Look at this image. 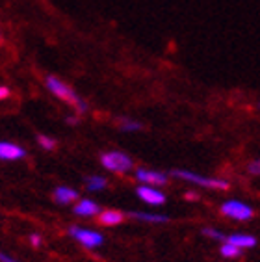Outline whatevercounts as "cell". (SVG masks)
<instances>
[{
	"label": "cell",
	"mask_w": 260,
	"mask_h": 262,
	"mask_svg": "<svg viewBox=\"0 0 260 262\" xmlns=\"http://www.w3.org/2000/svg\"><path fill=\"white\" fill-rule=\"evenodd\" d=\"M10 88H6V86H0V101H4V99H8L10 97Z\"/></svg>",
	"instance_id": "44dd1931"
},
{
	"label": "cell",
	"mask_w": 260,
	"mask_h": 262,
	"mask_svg": "<svg viewBox=\"0 0 260 262\" xmlns=\"http://www.w3.org/2000/svg\"><path fill=\"white\" fill-rule=\"evenodd\" d=\"M256 106H258V110H260V101H258V104H256Z\"/></svg>",
	"instance_id": "cb8c5ba5"
},
{
	"label": "cell",
	"mask_w": 260,
	"mask_h": 262,
	"mask_svg": "<svg viewBox=\"0 0 260 262\" xmlns=\"http://www.w3.org/2000/svg\"><path fill=\"white\" fill-rule=\"evenodd\" d=\"M227 242L234 244L240 249H251V247L256 246V238L251 236V234H244V232H236V234H229L227 236Z\"/></svg>",
	"instance_id": "4fadbf2b"
},
{
	"label": "cell",
	"mask_w": 260,
	"mask_h": 262,
	"mask_svg": "<svg viewBox=\"0 0 260 262\" xmlns=\"http://www.w3.org/2000/svg\"><path fill=\"white\" fill-rule=\"evenodd\" d=\"M100 162H102V166H104L108 171L117 173V175H125V173L132 171V167H134L132 158L121 151L102 152V155H100Z\"/></svg>",
	"instance_id": "3957f363"
},
{
	"label": "cell",
	"mask_w": 260,
	"mask_h": 262,
	"mask_svg": "<svg viewBox=\"0 0 260 262\" xmlns=\"http://www.w3.org/2000/svg\"><path fill=\"white\" fill-rule=\"evenodd\" d=\"M0 262H19V260L11 258L10 255H6V253H0Z\"/></svg>",
	"instance_id": "7402d4cb"
},
{
	"label": "cell",
	"mask_w": 260,
	"mask_h": 262,
	"mask_svg": "<svg viewBox=\"0 0 260 262\" xmlns=\"http://www.w3.org/2000/svg\"><path fill=\"white\" fill-rule=\"evenodd\" d=\"M247 171L251 173V175L255 177H260V160H253L247 164Z\"/></svg>",
	"instance_id": "d6986e66"
},
{
	"label": "cell",
	"mask_w": 260,
	"mask_h": 262,
	"mask_svg": "<svg viewBox=\"0 0 260 262\" xmlns=\"http://www.w3.org/2000/svg\"><path fill=\"white\" fill-rule=\"evenodd\" d=\"M136 179H138L141 184L156 186V188H162L169 182V179H167L165 173L155 171V169H147V167H138V169H136Z\"/></svg>",
	"instance_id": "8992f818"
},
{
	"label": "cell",
	"mask_w": 260,
	"mask_h": 262,
	"mask_svg": "<svg viewBox=\"0 0 260 262\" xmlns=\"http://www.w3.org/2000/svg\"><path fill=\"white\" fill-rule=\"evenodd\" d=\"M26 157V151L17 143L0 141V160H20Z\"/></svg>",
	"instance_id": "ba28073f"
},
{
	"label": "cell",
	"mask_w": 260,
	"mask_h": 262,
	"mask_svg": "<svg viewBox=\"0 0 260 262\" xmlns=\"http://www.w3.org/2000/svg\"><path fill=\"white\" fill-rule=\"evenodd\" d=\"M37 143H39L43 149H47V151H52L56 147V141L52 140V138L45 136V134H41V136H37Z\"/></svg>",
	"instance_id": "ac0fdd59"
},
{
	"label": "cell",
	"mask_w": 260,
	"mask_h": 262,
	"mask_svg": "<svg viewBox=\"0 0 260 262\" xmlns=\"http://www.w3.org/2000/svg\"><path fill=\"white\" fill-rule=\"evenodd\" d=\"M186 197H188V199H199V195H195V193H188Z\"/></svg>",
	"instance_id": "603a6c76"
},
{
	"label": "cell",
	"mask_w": 260,
	"mask_h": 262,
	"mask_svg": "<svg viewBox=\"0 0 260 262\" xmlns=\"http://www.w3.org/2000/svg\"><path fill=\"white\" fill-rule=\"evenodd\" d=\"M47 88H49V91L52 93V95H56L58 99H61V101H65L69 106H73V108H76V110L80 112V114H84V112H88V104H85L84 101H82L80 97L76 95L75 90L73 88H69L67 84H65L63 80H60L58 76H47L45 80Z\"/></svg>",
	"instance_id": "7a4b0ae2"
},
{
	"label": "cell",
	"mask_w": 260,
	"mask_h": 262,
	"mask_svg": "<svg viewBox=\"0 0 260 262\" xmlns=\"http://www.w3.org/2000/svg\"><path fill=\"white\" fill-rule=\"evenodd\" d=\"M221 214L229 220H234V222H249L255 216V210L253 207H249L247 203L238 201V199H230L221 205Z\"/></svg>",
	"instance_id": "277c9868"
},
{
	"label": "cell",
	"mask_w": 260,
	"mask_h": 262,
	"mask_svg": "<svg viewBox=\"0 0 260 262\" xmlns=\"http://www.w3.org/2000/svg\"><path fill=\"white\" fill-rule=\"evenodd\" d=\"M30 244L34 247H39L41 244H43V238H41L39 234H32V236H30Z\"/></svg>",
	"instance_id": "ffe728a7"
},
{
	"label": "cell",
	"mask_w": 260,
	"mask_h": 262,
	"mask_svg": "<svg viewBox=\"0 0 260 262\" xmlns=\"http://www.w3.org/2000/svg\"><path fill=\"white\" fill-rule=\"evenodd\" d=\"M119 128L123 132H138L143 128V125H141L140 121L130 119V117H123V119H119Z\"/></svg>",
	"instance_id": "2e32d148"
},
{
	"label": "cell",
	"mask_w": 260,
	"mask_h": 262,
	"mask_svg": "<svg viewBox=\"0 0 260 262\" xmlns=\"http://www.w3.org/2000/svg\"><path fill=\"white\" fill-rule=\"evenodd\" d=\"M130 217H134L138 222H147V223H167L169 222V217L165 216V214H156V212H130L128 214Z\"/></svg>",
	"instance_id": "8fae6325"
},
{
	"label": "cell",
	"mask_w": 260,
	"mask_h": 262,
	"mask_svg": "<svg viewBox=\"0 0 260 262\" xmlns=\"http://www.w3.org/2000/svg\"><path fill=\"white\" fill-rule=\"evenodd\" d=\"M220 251L225 258H238L242 253H244V249H240L238 246H234V244H230V242H223Z\"/></svg>",
	"instance_id": "9a60e30c"
},
{
	"label": "cell",
	"mask_w": 260,
	"mask_h": 262,
	"mask_svg": "<svg viewBox=\"0 0 260 262\" xmlns=\"http://www.w3.org/2000/svg\"><path fill=\"white\" fill-rule=\"evenodd\" d=\"M100 207L97 205L95 201H91V199H80V201L75 205V214L76 216H82V217H93V216H99L100 214Z\"/></svg>",
	"instance_id": "9c48e42d"
},
{
	"label": "cell",
	"mask_w": 260,
	"mask_h": 262,
	"mask_svg": "<svg viewBox=\"0 0 260 262\" xmlns=\"http://www.w3.org/2000/svg\"><path fill=\"white\" fill-rule=\"evenodd\" d=\"M69 234L75 238L76 242H80L84 247H88V249H95V247L104 244V236L100 232L91 231V229H82L78 225L69 227Z\"/></svg>",
	"instance_id": "5b68a950"
},
{
	"label": "cell",
	"mask_w": 260,
	"mask_h": 262,
	"mask_svg": "<svg viewBox=\"0 0 260 262\" xmlns=\"http://www.w3.org/2000/svg\"><path fill=\"white\" fill-rule=\"evenodd\" d=\"M123 220H125V214L119 210H114V208H110V210H102L99 214V223H102V225H106V227L119 225Z\"/></svg>",
	"instance_id": "7c38bea8"
},
{
	"label": "cell",
	"mask_w": 260,
	"mask_h": 262,
	"mask_svg": "<svg viewBox=\"0 0 260 262\" xmlns=\"http://www.w3.org/2000/svg\"><path fill=\"white\" fill-rule=\"evenodd\" d=\"M78 199V192L73 190V188H67V186H58L54 190V201L58 205H71L73 201Z\"/></svg>",
	"instance_id": "30bf717a"
},
{
	"label": "cell",
	"mask_w": 260,
	"mask_h": 262,
	"mask_svg": "<svg viewBox=\"0 0 260 262\" xmlns=\"http://www.w3.org/2000/svg\"><path fill=\"white\" fill-rule=\"evenodd\" d=\"M136 193H138V197H140L143 203H147L149 207H162V205H165V195H164V192H160V188L141 184V186H138Z\"/></svg>",
	"instance_id": "52a82bcc"
},
{
	"label": "cell",
	"mask_w": 260,
	"mask_h": 262,
	"mask_svg": "<svg viewBox=\"0 0 260 262\" xmlns=\"http://www.w3.org/2000/svg\"><path fill=\"white\" fill-rule=\"evenodd\" d=\"M171 177H177L180 181L191 182L195 186L201 188H208V190H214V192H225L230 188V182L221 179V177H206V175H199V173L188 171V169H173Z\"/></svg>",
	"instance_id": "6da1fadb"
},
{
	"label": "cell",
	"mask_w": 260,
	"mask_h": 262,
	"mask_svg": "<svg viewBox=\"0 0 260 262\" xmlns=\"http://www.w3.org/2000/svg\"><path fill=\"white\" fill-rule=\"evenodd\" d=\"M85 186H88V190L90 192H100V190H104L106 186H108V182H106L104 177L100 175H91L85 179Z\"/></svg>",
	"instance_id": "5bb4252c"
},
{
	"label": "cell",
	"mask_w": 260,
	"mask_h": 262,
	"mask_svg": "<svg viewBox=\"0 0 260 262\" xmlns=\"http://www.w3.org/2000/svg\"><path fill=\"white\" fill-rule=\"evenodd\" d=\"M201 232L208 238H214V240H220V242H227V234H223V232L218 231V229H214V227H203Z\"/></svg>",
	"instance_id": "e0dca14e"
}]
</instances>
